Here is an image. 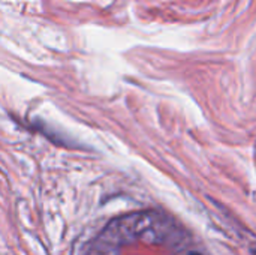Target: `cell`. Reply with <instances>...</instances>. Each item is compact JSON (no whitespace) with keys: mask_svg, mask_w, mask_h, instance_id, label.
Masks as SVG:
<instances>
[{"mask_svg":"<svg viewBox=\"0 0 256 255\" xmlns=\"http://www.w3.org/2000/svg\"><path fill=\"white\" fill-rule=\"evenodd\" d=\"M192 255H200V254H192Z\"/></svg>","mask_w":256,"mask_h":255,"instance_id":"7a4b0ae2","label":"cell"},{"mask_svg":"<svg viewBox=\"0 0 256 255\" xmlns=\"http://www.w3.org/2000/svg\"><path fill=\"white\" fill-rule=\"evenodd\" d=\"M254 254H255V255H256V251H254Z\"/></svg>","mask_w":256,"mask_h":255,"instance_id":"6da1fadb","label":"cell"}]
</instances>
